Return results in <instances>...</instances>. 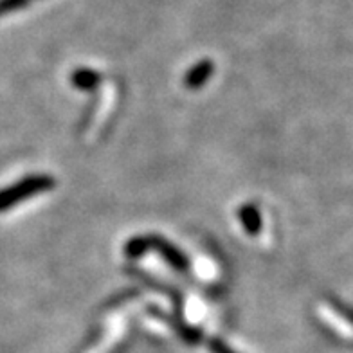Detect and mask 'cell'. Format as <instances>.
I'll use <instances>...</instances> for the list:
<instances>
[{"instance_id": "cell-1", "label": "cell", "mask_w": 353, "mask_h": 353, "mask_svg": "<svg viewBox=\"0 0 353 353\" xmlns=\"http://www.w3.org/2000/svg\"><path fill=\"white\" fill-rule=\"evenodd\" d=\"M56 186V181L49 175H29L22 181L14 182L13 186H8L0 190V211L11 210L22 200H28L31 196L42 195L46 191L52 190Z\"/></svg>"}, {"instance_id": "cell-5", "label": "cell", "mask_w": 353, "mask_h": 353, "mask_svg": "<svg viewBox=\"0 0 353 353\" xmlns=\"http://www.w3.org/2000/svg\"><path fill=\"white\" fill-rule=\"evenodd\" d=\"M99 81H101V76L90 69H79L72 74V85L78 88H83V90L98 87Z\"/></svg>"}, {"instance_id": "cell-7", "label": "cell", "mask_w": 353, "mask_h": 353, "mask_svg": "<svg viewBox=\"0 0 353 353\" xmlns=\"http://www.w3.org/2000/svg\"><path fill=\"white\" fill-rule=\"evenodd\" d=\"M210 350L211 353H236L232 348H229L228 344L220 339H211L210 341Z\"/></svg>"}, {"instance_id": "cell-3", "label": "cell", "mask_w": 353, "mask_h": 353, "mask_svg": "<svg viewBox=\"0 0 353 353\" xmlns=\"http://www.w3.org/2000/svg\"><path fill=\"white\" fill-rule=\"evenodd\" d=\"M213 70H214L213 61L202 60L186 74V87L188 88H200L202 85L205 83V81H208V79H210V76L213 74Z\"/></svg>"}, {"instance_id": "cell-6", "label": "cell", "mask_w": 353, "mask_h": 353, "mask_svg": "<svg viewBox=\"0 0 353 353\" xmlns=\"http://www.w3.org/2000/svg\"><path fill=\"white\" fill-rule=\"evenodd\" d=\"M29 4V0H0V17L2 14L13 13L17 10H22Z\"/></svg>"}, {"instance_id": "cell-4", "label": "cell", "mask_w": 353, "mask_h": 353, "mask_svg": "<svg viewBox=\"0 0 353 353\" xmlns=\"http://www.w3.org/2000/svg\"><path fill=\"white\" fill-rule=\"evenodd\" d=\"M238 216H240V220H242L243 228H245V231L249 232V234H258V232L261 231V216H260V211L256 210V205L252 204H245L240 208V211H238Z\"/></svg>"}, {"instance_id": "cell-2", "label": "cell", "mask_w": 353, "mask_h": 353, "mask_svg": "<svg viewBox=\"0 0 353 353\" xmlns=\"http://www.w3.org/2000/svg\"><path fill=\"white\" fill-rule=\"evenodd\" d=\"M144 240H146L148 251L159 252L168 263L172 265L173 269L181 270V272H186V270L190 269V260H188V256L182 251H179L172 242H168V240H164L163 236H157V234H154V236H152V234H150V236H144Z\"/></svg>"}]
</instances>
